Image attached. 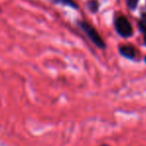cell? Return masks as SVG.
<instances>
[{
	"mask_svg": "<svg viewBox=\"0 0 146 146\" xmlns=\"http://www.w3.org/2000/svg\"><path fill=\"white\" fill-rule=\"evenodd\" d=\"M86 6H87L88 10L92 14H96L100 10V2L98 0H88L86 2Z\"/></svg>",
	"mask_w": 146,
	"mask_h": 146,
	"instance_id": "cell-6",
	"label": "cell"
},
{
	"mask_svg": "<svg viewBox=\"0 0 146 146\" xmlns=\"http://www.w3.org/2000/svg\"><path fill=\"white\" fill-rule=\"evenodd\" d=\"M143 61H144V63L146 64V56L144 57V59H143Z\"/></svg>",
	"mask_w": 146,
	"mask_h": 146,
	"instance_id": "cell-8",
	"label": "cell"
},
{
	"mask_svg": "<svg viewBox=\"0 0 146 146\" xmlns=\"http://www.w3.org/2000/svg\"><path fill=\"white\" fill-rule=\"evenodd\" d=\"M125 3L130 11H135L138 7L139 0H125Z\"/></svg>",
	"mask_w": 146,
	"mask_h": 146,
	"instance_id": "cell-7",
	"label": "cell"
},
{
	"mask_svg": "<svg viewBox=\"0 0 146 146\" xmlns=\"http://www.w3.org/2000/svg\"><path fill=\"white\" fill-rule=\"evenodd\" d=\"M137 25H138V29L140 31V33L142 34L143 44L146 47V10L141 12L140 17L137 21Z\"/></svg>",
	"mask_w": 146,
	"mask_h": 146,
	"instance_id": "cell-4",
	"label": "cell"
},
{
	"mask_svg": "<svg viewBox=\"0 0 146 146\" xmlns=\"http://www.w3.org/2000/svg\"><path fill=\"white\" fill-rule=\"evenodd\" d=\"M113 26L116 33L122 38H130L133 36V27L125 15L116 13L113 17Z\"/></svg>",
	"mask_w": 146,
	"mask_h": 146,
	"instance_id": "cell-2",
	"label": "cell"
},
{
	"mask_svg": "<svg viewBox=\"0 0 146 146\" xmlns=\"http://www.w3.org/2000/svg\"><path fill=\"white\" fill-rule=\"evenodd\" d=\"M118 53L121 57L127 60H135L136 59V49L131 44L119 45L118 46Z\"/></svg>",
	"mask_w": 146,
	"mask_h": 146,
	"instance_id": "cell-3",
	"label": "cell"
},
{
	"mask_svg": "<svg viewBox=\"0 0 146 146\" xmlns=\"http://www.w3.org/2000/svg\"><path fill=\"white\" fill-rule=\"evenodd\" d=\"M52 3L56 4V5L66 6V7H70L72 9L78 10L79 9V4L75 1V0H50Z\"/></svg>",
	"mask_w": 146,
	"mask_h": 146,
	"instance_id": "cell-5",
	"label": "cell"
},
{
	"mask_svg": "<svg viewBox=\"0 0 146 146\" xmlns=\"http://www.w3.org/2000/svg\"><path fill=\"white\" fill-rule=\"evenodd\" d=\"M77 25L80 28L85 35L88 38V40L94 45L98 49L104 50L106 48V42L104 41L102 37L98 32V30L94 27L90 23H88L86 20H77Z\"/></svg>",
	"mask_w": 146,
	"mask_h": 146,
	"instance_id": "cell-1",
	"label": "cell"
}]
</instances>
